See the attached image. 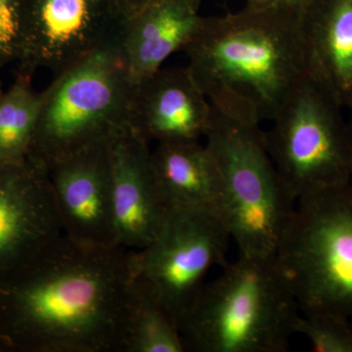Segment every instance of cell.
<instances>
[{"label": "cell", "mask_w": 352, "mask_h": 352, "mask_svg": "<svg viewBox=\"0 0 352 352\" xmlns=\"http://www.w3.org/2000/svg\"><path fill=\"white\" fill-rule=\"evenodd\" d=\"M212 108L187 67L157 69L136 85L131 126L149 142H193L206 136Z\"/></svg>", "instance_id": "13"}, {"label": "cell", "mask_w": 352, "mask_h": 352, "mask_svg": "<svg viewBox=\"0 0 352 352\" xmlns=\"http://www.w3.org/2000/svg\"><path fill=\"white\" fill-rule=\"evenodd\" d=\"M64 235L48 171L29 157L0 161V288Z\"/></svg>", "instance_id": "9"}, {"label": "cell", "mask_w": 352, "mask_h": 352, "mask_svg": "<svg viewBox=\"0 0 352 352\" xmlns=\"http://www.w3.org/2000/svg\"><path fill=\"white\" fill-rule=\"evenodd\" d=\"M310 1L311 0H275L273 6L289 9V10L302 14V15L303 11L305 10Z\"/></svg>", "instance_id": "21"}, {"label": "cell", "mask_w": 352, "mask_h": 352, "mask_svg": "<svg viewBox=\"0 0 352 352\" xmlns=\"http://www.w3.org/2000/svg\"><path fill=\"white\" fill-rule=\"evenodd\" d=\"M2 97H3V92L0 89V102H1Z\"/></svg>", "instance_id": "25"}, {"label": "cell", "mask_w": 352, "mask_h": 352, "mask_svg": "<svg viewBox=\"0 0 352 352\" xmlns=\"http://www.w3.org/2000/svg\"><path fill=\"white\" fill-rule=\"evenodd\" d=\"M131 256L60 238L0 288V352H122Z\"/></svg>", "instance_id": "1"}, {"label": "cell", "mask_w": 352, "mask_h": 352, "mask_svg": "<svg viewBox=\"0 0 352 352\" xmlns=\"http://www.w3.org/2000/svg\"><path fill=\"white\" fill-rule=\"evenodd\" d=\"M135 87L116 34L41 92L28 157L48 171L60 160L110 140L131 124Z\"/></svg>", "instance_id": "4"}, {"label": "cell", "mask_w": 352, "mask_h": 352, "mask_svg": "<svg viewBox=\"0 0 352 352\" xmlns=\"http://www.w3.org/2000/svg\"><path fill=\"white\" fill-rule=\"evenodd\" d=\"M27 0H0V69L24 58Z\"/></svg>", "instance_id": "20"}, {"label": "cell", "mask_w": 352, "mask_h": 352, "mask_svg": "<svg viewBox=\"0 0 352 352\" xmlns=\"http://www.w3.org/2000/svg\"><path fill=\"white\" fill-rule=\"evenodd\" d=\"M275 0H248L250 8L263 9L272 6Z\"/></svg>", "instance_id": "23"}, {"label": "cell", "mask_w": 352, "mask_h": 352, "mask_svg": "<svg viewBox=\"0 0 352 352\" xmlns=\"http://www.w3.org/2000/svg\"><path fill=\"white\" fill-rule=\"evenodd\" d=\"M205 138L221 171L223 219L240 256H274L298 201L271 160L264 132L212 109Z\"/></svg>", "instance_id": "5"}, {"label": "cell", "mask_w": 352, "mask_h": 352, "mask_svg": "<svg viewBox=\"0 0 352 352\" xmlns=\"http://www.w3.org/2000/svg\"><path fill=\"white\" fill-rule=\"evenodd\" d=\"M41 94L32 89L29 74L20 72L0 102V161L28 157L38 122Z\"/></svg>", "instance_id": "18"}, {"label": "cell", "mask_w": 352, "mask_h": 352, "mask_svg": "<svg viewBox=\"0 0 352 352\" xmlns=\"http://www.w3.org/2000/svg\"><path fill=\"white\" fill-rule=\"evenodd\" d=\"M110 140L74 153L48 170L65 236L82 244L119 245L113 219Z\"/></svg>", "instance_id": "11"}, {"label": "cell", "mask_w": 352, "mask_h": 352, "mask_svg": "<svg viewBox=\"0 0 352 352\" xmlns=\"http://www.w3.org/2000/svg\"><path fill=\"white\" fill-rule=\"evenodd\" d=\"M184 51L212 108L247 126L272 120L310 76L302 14L279 6L203 18Z\"/></svg>", "instance_id": "2"}, {"label": "cell", "mask_w": 352, "mask_h": 352, "mask_svg": "<svg viewBox=\"0 0 352 352\" xmlns=\"http://www.w3.org/2000/svg\"><path fill=\"white\" fill-rule=\"evenodd\" d=\"M153 1H156V0H117L118 6L122 14L131 12L134 9L151 3Z\"/></svg>", "instance_id": "22"}, {"label": "cell", "mask_w": 352, "mask_h": 352, "mask_svg": "<svg viewBox=\"0 0 352 352\" xmlns=\"http://www.w3.org/2000/svg\"><path fill=\"white\" fill-rule=\"evenodd\" d=\"M109 147L116 240L138 251L156 237L170 208L157 184L147 139L129 124L111 138Z\"/></svg>", "instance_id": "12"}, {"label": "cell", "mask_w": 352, "mask_h": 352, "mask_svg": "<svg viewBox=\"0 0 352 352\" xmlns=\"http://www.w3.org/2000/svg\"><path fill=\"white\" fill-rule=\"evenodd\" d=\"M349 113V120H347V129H349V149H351V184H352V105L347 109Z\"/></svg>", "instance_id": "24"}, {"label": "cell", "mask_w": 352, "mask_h": 352, "mask_svg": "<svg viewBox=\"0 0 352 352\" xmlns=\"http://www.w3.org/2000/svg\"><path fill=\"white\" fill-rule=\"evenodd\" d=\"M300 314L352 318V184L302 197L277 251Z\"/></svg>", "instance_id": "6"}, {"label": "cell", "mask_w": 352, "mask_h": 352, "mask_svg": "<svg viewBox=\"0 0 352 352\" xmlns=\"http://www.w3.org/2000/svg\"><path fill=\"white\" fill-rule=\"evenodd\" d=\"M344 108L311 75L292 92L264 132L271 160L296 201L351 182Z\"/></svg>", "instance_id": "7"}, {"label": "cell", "mask_w": 352, "mask_h": 352, "mask_svg": "<svg viewBox=\"0 0 352 352\" xmlns=\"http://www.w3.org/2000/svg\"><path fill=\"white\" fill-rule=\"evenodd\" d=\"M152 166L168 208L210 210L223 219V180L207 145L199 141L157 144Z\"/></svg>", "instance_id": "16"}, {"label": "cell", "mask_w": 352, "mask_h": 352, "mask_svg": "<svg viewBox=\"0 0 352 352\" xmlns=\"http://www.w3.org/2000/svg\"><path fill=\"white\" fill-rule=\"evenodd\" d=\"M300 315L277 254H239L204 286L179 331L186 351L284 352Z\"/></svg>", "instance_id": "3"}, {"label": "cell", "mask_w": 352, "mask_h": 352, "mask_svg": "<svg viewBox=\"0 0 352 352\" xmlns=\"http://www.w3.org/2000/svg\"><path fill=\"white\" fill-rule=\"evenodd\" d=\"M296 333L307 337L317 352H352V321L333 314H302Z\"/></svg>", "instance_id": "19"}, {"label": "cell", "mask_w": 352, "mask_h": 352, "mask_svg": "<svg viewBox=\"0 0 352 352\" xmlns=\"http://www.w3.org/2000/svg\"><path fill=\"white\" fill-rule=\"evenodd\" d=\"M198 3L199 0H156L122 14L117 41L136 85L191 41L203 19Z\"/></svg>", "instance_id": "14"}, {"label": "cell", "mask_w": 352, "mask_h": 352, "mask_svg": "<svg viewBox=\"0 0 352 352\" xmlns=\"http://www.w3.org/2000/svg\"><path fill=\"white\" fill-rule=\"evenodd\" d=\"M178 324L159 300L134 279L122 352H184Z\"/></svg>", "instance_id": "17"}, {"label": "cell", "mask_w": 352, "mask_h": 352, "mask_svg": "<svg viewBox=\"0 0 352 352\" xmlns=\"http://www.w3.org/2000/svg\"><path fill=\"white\" fill-rule=\"evenodd\" d=\"M310 75L352 105V0H311L302 15Z\"/></svg>", "instance_id": "15"}, {"label": "cell", "mask_w": 352, "mask_h": 352, "mask_svg": "<svg viewBox=\"0 0 352 352\" xmlns=\"http://www.w3.org/2000/svg\"><path fill=\"white\" fill-rule=\"evenodd\" d=\"M122 16L117 0H27L21 72L58 75L113 38Z\"/></svg>", "instance_id": "10"}, {"label": "cell", "mask_w": 352, "mask_h": 352, "mask_svg": "<svg viewBox=\"0 0 352 352\" xmlns=\"http://www.w3.org/2000/svg\"><path fill=\"white\" fill-rule=\"evenodd\" d=\"M231 236L215 212L170 208L156 237L131 251L132 276L179 322L205 286L212 267L227 263Z\"/></svg>", "instance_id": "8"}]
</instances>
